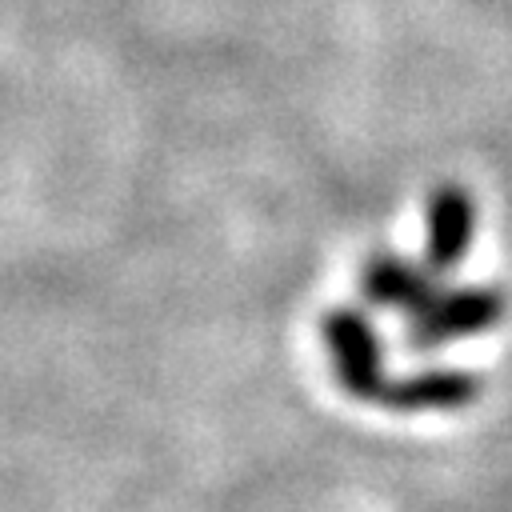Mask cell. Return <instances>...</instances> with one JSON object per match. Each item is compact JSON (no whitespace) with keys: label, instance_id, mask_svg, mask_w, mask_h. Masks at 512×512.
I'll return each instance as SVG.
<instances>
[{"label":"cell","instance_id":"1","mask_svg":"<svg viewBox=\"0 0 512 512\" xmlns=\"http://www.w3.org/2000/svg\"><path fill=\"white\" fill-rule=\"evenodd\" d=\"M324 340H328L340 388L364 404H380L388 388V372H384V352L372 324L352 308H332L324 316Z\"/></svg>","mask_w":512,"mask_h":512},{"label":"cell","instance_id":"2","mask_svg":"<svg viewBox=\"0 0 512 512\" xmlns=\"http://www.w3.org/2000/svg\"><path fill=\"white\" fill-rule=\"evenodd\" d=\"M504 304L508 300L496 284H468L456 292H436V300L420 316L408 320V344L428 352L444 340L484 332L504 316Z\"/></svg>","mask_w":512,"mask_h":512},{"label":"cell","instance_id":"3","mask_svg":"<svg viewBox=\"0 0 512 512\" xmlns=\"http://www.w3.org/2000/svg\"><path fill=\"white\" fill-rule=\"evenodd\" d=\"M472 224H476V204L468 188L440 184L428 200V268L436 272L456 268L472 244Z\"/></svg>","mask_w":512,"mask_h":512},{"label":"cell","instance_id":"4","mask_svg":"<svg viewBox=\"0 0 512 512\" xmlns=\"http://www.w3.org/2000/svg\"><path fill=\"white\" fill-rule=\"evenodd\" d=\"M364 296L372 304H388V308H400L408 320L420 316L432 300H436V284H432V272L396 256V252H376L368 264H364Z\"/></svg>","mask_w":512,"mask_h":512},{"label":"cell","instance_id":"5","mask_svg":"<svg viewBox=\"0 0 512 512\" xmlns=\"http://www.w3.org/2000/svg\"><path fill=\"white\" fill-rule=\"evenodd\" d=\"M484 392V380L464 368H432L404 380H388L380 404L392 412H424V408H464Z\"/></svg>","mask_w":512,"mask_h":512}]
</instances>
